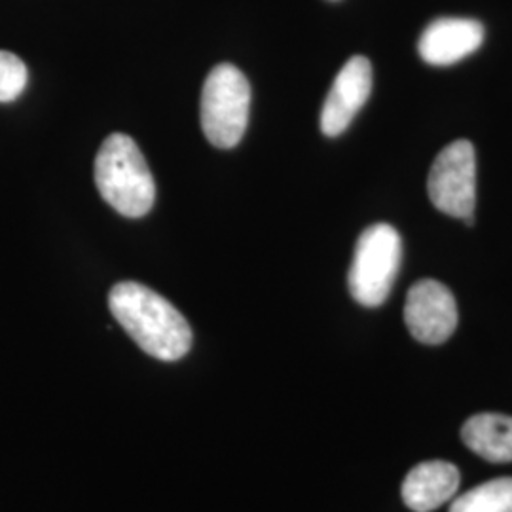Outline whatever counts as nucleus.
<instances>
[{
	"mask_svg": "<svg viewBox=\"0 0 512 512\" xmlns=\"http://www.w3.org/2000/svg\"><path fill=\"white\" fill-rule=\"evenodd\" d=\"M403 239L391 224H374L357 239L349 268V293L365 308L382 306L401 270Z\"/></svg>",
	"mask_w": 512,
	"mask_h": 512,
	"instance_id": "7ed1b4c3",
	"label": "nucleus"
},
{
	"mask_svg": "<svg viewBox=\"0 0 512 512\" xmlns=\"http://www.w3.org/2000/svg\"><path fill=\"white\" fill-rule=\"evenodd\" d=\"M461 439L469 450L492 463L512 461V418L503 414H478L465 421Z\"/></svg>",
	"mask_w": 512,
	"mask_h": 512,
	"instance_id": "9d476101",
	"label": "nucleus"
},
{
	"mask_svg": "<svg viewBox=\"0 0 512 512\" xmlns=\"http://www.w3.org/2000/svg\"><path fill=\"white\" fill-rule=\"evenodd\" d=\"M251 109V86L245 74L230 63L217 65L205 78L202 129L217 148H234L245 135Z\"/></svg>",
	"mask_w": 512,
	"mask_h": 512,
	"instance_id": "20e7f679",
	"label": "nucleus"
},
{
	"mask_svg": "<svg viewBox=\"0 0 512 512\" xmlns=\"http://www.w3.org/2000/svg\"><path fill=\"white\" fill-rule=\"evenodd\" d=\"M484 42L480 21L467 18L435 19L425 27L418 42L420 57L433 67H448L475 54Z\"/></svg>",
	"mask_w": 512,
	"mask_h": 512,
	"instance_id": "6e6552de",
	"label": "nucleus"
},
{
	"mask_svg": "<svg viewBox=\"0 0 512 512\" xmlns=\"http://www.w3.org/2000/svg\"><path fill=\"white\" fill-rule=\"evenodd\" d=\"M431 203L444 215L463 222L476 207V154L469 141H456L435 158L427 179Z\"/></svg>",
	"mask_w": 512,
	"mask_h": 512,
	"instance_id": "39448f33",
	"label": "nucleus"
},
{
	"mask_svg": "<svg viewBox=\"0 0 512 512\" xmlns=\"http://www.w3.org/2000/svg\"><path fill=\"white\" fill-rule=\"evenodd\" d=\"M95 184L103 200L128 219L145 217L154 205L156 184L147 160L124 133H112L99 148Z\"/></svg>",
	"mask_w": 512,
	"mask_h": 512,
	"instance_id": "f03ea898",
	"label": "nucleus"
},
{
	"mask_svg": "<svg viewBox=\"0 0 512 512\" xmlns=\"http://www.w3.org/2000/svg\"><path fill=\"white\" fill-rule=\"evenodd\" d=\"M404 323L421 344H444L458 327V304L454 294L435 279L414 283L406 296Z\"/></svg>",
	"mask_w": 512,
	"mask_h": 512,
	"instance_id": "423d86ee",
	"label": "nucleus"
},
{
	"mask_svg": "<svg viewBox=\"0 0 512 512\" xmlns=\"http://www.w3.org/2000/svg\"><path fill=\"white\" fill-rule=\"evenodd\" d=\"M458 467L448 461L416 465L403 482V501L414 512H431L452 499L459 488Z\"/></svg>",
	"mask_w": 512,
	"mask_h": 512,
	"instance_id": "1a4fd4ad",
	"label": "nucleus"
},
{
	"mask_svg": "<svg viewBox=\"0 0 512 512\" xmlns=\"http://www.w3.org/2000/svg\"><path fill=\"white\" fill-rule=\"evenodd\" d=\"M27 88V67L12 52L0 50V103L16 101Z\"/></svg>",
	"mask_w": 512,
	"mask_h": 512,
	"instance_id": "f8f14e48",
	"label": "nucleus"
},
{
	"mask_svg": "<svg viewBox=\"0 0 512 512\" xmlns=\"http://www.w3.org/2000/svg\"><path fill=\"white\" fill-rule=\"evenodd\" d=\"M372 92V65L363 55H353L340 69L321 110V131L327 137L342 135Z\"/></svg>",
	"mask_w": 512,
	"mask_h": 512,
	"instance_id": "0eeeda50",
	"label": "nucleus"
},
{
	"mask_svg": "<svg viewBox=\"0 0 512 512\" xmlns=\"http://www.w3.org/2000/svg\"><path fill=\"white\" fill-rule=\"evenodd\" d=\"M109 308L133 342L154 359L179 361L192 348V329L183 313L141 283L114 285Z\"/></svg>",
	"mask_w": 512,
	"mask_h": 512,
	"instance_id": "f257e3e1",
	"label": "nucleus"
},
{
	"mask_svg": "<svg viewBox=\"0 0 512 512\" xmlns=\"http://www.w3.org/2000/svg\"><path fill=\"white\" fill-rule=\"evenodd\" d=\"M450 512H512V478H495L458 497Z\"/></svg>",
	"mask_w": 512,
	"mask_h": 512,
	"instance_id": "9b49d317",
	"label": "nucleus"
}]
</instances>
